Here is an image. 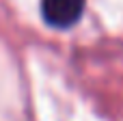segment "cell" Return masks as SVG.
Returning <instances> with one entry per match:
<instances>
[{"label": "cell", "instance_id": "6da1fadb", "mask_svg": "<svg viewBox=\"0 0 123 121\" xmlns=\"http://www.w3.org/2000/svg\"><path fill=\"white\" fill-rule=\"evenodd\" d=\"M84 11V0H41V15L54 28L74 26Z\"/></svg>", "mask_w": 123, "mask_h": 121}]
</instances>
